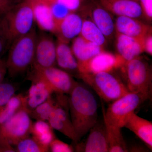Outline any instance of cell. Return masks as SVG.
<instances>
[{
  "label": "cell",
  "mask_w": 152,
  "mask_h": 152,
  "mask_svg": "<svg viewBox=\"0 0 152 152\" xmlns=\"http://www.w3.org/2000/svg\"><path fill=\"white\" fill-rule=\"evenodd\" d=\"M125 63L118 55L103 51L87 62L79 65V76L82 74L113 71L114 69L122 66Z\"/></svg>",
  "instance_id": "cell-10"
},
{
  "label": "cell",
  "mask_w": 152,
  "mask_h": 152,
  "mask_svg": "<svg viewBox=\"0 0 152 152\" xmlns=\"http://www.w3.org/2000/svg\"><path fill=\"white\" fill-rule=\"evenodd\" d=\"M0 16H1V14H0Z\"/></svg>",
  "instance_id": "cell-39"
},
{
  "label": "cell",
  "mask_w": 152,
  "mask_h": 152,
  "mask_svg": "<svg viewBox=\"0 0 152 152\" xmlns=\"http://www.w3.org/2000/svg\"><path fill=\"white\" fill-rule=\"evenodd\" d=\"M7 73V68L6 61L0 58V83L4 81Z\"/></svg>",
  "instance_id": "cell-37"
},
{
  "label": "cell",
  "mask_w": 152,
  "mask_h": 152,
  "mask_svg": "<svg viewBox=\"0 0 152 152\" xmlns=\"http://www.w3.org/2000/svg\"><path fill=\"white\" fill-rule=\"evenodd\" d=\"M90 134L85 142L77 143L76 150L77 152H108L109 145L105 126L98 122L90 129Z\"/></svg>",
  "instance_id": "cell-11"
},
{
  "label": "cell",
  "mask_w": 152,
  "mask_h": 152,
  "mask_svg": "<svg viewBox=\"0 0 152 152\" xmlns=\"http://www.w3.org/2000/svg\"><path fill=\"white\" fill-rule=\"evenodd\" d=\"M69 9L72 12H75L80 7L83 0H56Z\"/></svg>",
  "instance_id": "cell-34"
},
{
  "label": "cell",
  "mask_w": 152,
  "mask_h": 152,
  "mask_svg": "<svg viewBox=\"0 0 152 152\" xmlns=\"http://www.w3.org/2000/svg\"><path fill=\"white\" fill-rule=\"evenodd\" d=\"M48 122L53 129L61 133L76 144L78 142L66 107L57 103H56Z\"/></svg>",
  "instance_id": "cell-13"
},
{
  "label": "cell",
  "mask_w": 152,
  "mask_h": 152,
  "mask_svg": "<svg viewBox=\"0 0 152 152\" xmlns=\"http://www.w3.org/2000/svg\"><path fill=\"white\" fill-rule=\"evenodd\" d=\"M71 48L78 65L87 62L104 51L102 47L86 40L80 35L73 39Z\"/></svg>",
  "instance_id": "cell-22"
},
{
  "label": "cell",
  "mask_w": 152,
  "mask_h": 152,
  "mask_svg": "<svg viewBox=\"0 0 152 152\" xmlns=\"http://www.w3.org/2000/svg\"><path fill=\"white\" fill-rule=\"evenodd\" d=\"M83 20L75 12H71L64 18L56 24L54 34L58 39L68 43L80 35Z\"/></svg>",
  "instance_id": "cell-17"
},
{
  "label": "cell",
  "mask_w": 152,
  "mask_h": 152,
  "mask_svg": "<svg viewBox=\"0 0 152 152\" xmlns=\"http://www.w3.org/2000/svg\"><path fill=\"white\" fill-rule=\"evenodd\" d=\"M56 103V101L51 96L45 102L29 112L30 117L36 121H48Z\"/></svg>",
  "instance_id": "cell-27"
},
{
  "label": "cell",
  "mask_w": 152,
  "mask_h": 152,
  "mask_svg": "<svg viewBox=\"0 0 152 152\" xmlns=\"http://www.w3.org/2000/svg\"><path fill=\"white\" fill-rule=\"evenodd\" d=\"M12 43L0 25V56L9 49Z\"/></svg>",
  "instance_id": "cell-33"
},
{
  "label": "cell",
  "mask_w": 152,
  "mask_h": 152,
  "mask_svg": "<svg viewBox=\"0 0 152 152\" xmlns=\"http://www.w3.org/2000/svg\"><path fill=\"white\" fill-rule=\"evenodd\" d=\"M37 36L34 26L28 33L17 38L11 44L6 61L7 73L10 77H14L20 75L32 65Z\"/></svg>",
  "instance_id": "cell-2"
},
{
  "label": "cell",
  "mask_w": 152,
  "mask_h": 152,
  "mask_svg": "<svg viewBox=\"0 0 152 152\" xmlns=\"http://www.w3.org/2000/svg\"><path fill=\"white\" fill-rule=\"evenodd\" d=\"M51 9L56 24L72 12L56 0L50 4Z\"/></svg>",
  "instance_id": "cell-30"
},
{
  "label": "cell",
  "mask_w": 152,
  "mask_h": 152,
  "mask_svg": "<svg viewBox=\"0 0 152 152\" xmlns=\"http://www.w3.org/2000/svg\"><path fill=\"white\" fill-rule=\"evenodd\" d=\"M33 66L32 76L45 82L54 92L69 94L76 83L72 75L61 69L55 66L46 68Z\"/></svg>",
  "instance_id": "cell-8"
},
{
  "label": "cell",
  "mask_w": 152,
  "mask_h": 152,
  "mask_svg": "<svg viewBox=\"0 0 152 152\" xmlns=\"http://www.w3.org/2000/svg\"><path fill=\"white\" fill-rule=\"evenodd\" d=\"M15 152H47L50 151L48 148L44 147L31 136L22 139L15 146Z\"/></svg>",
  "instance_id": "cell-28"
},
{
  "label": "cell",
  "mask_w": 152,
  "mask_h": 152,
  "mask_svg": "<svg viewBox=\"0 0 152 152\" xmlns=\"http://www.w3.org/2000/svg\"><path fill=\"white\" fill-rule=\"evenodd\" d=\"M85 8L88 11L91 20L101 30L106 39L112 37L116 31L115 22L110 13L101 5L99 2L93 1Z\"/></svg>",
  "instance_id": "cell-15"
},
{
  "label": "cell",
  "mask_w": 152,
  "mask_h": 152,
  "mask_svg": "<svg viewBox=\"0 0 152 152\" xmlns=\"http://www.w3.org/2000/svg\"><path fill=\"white\" fill-rule=\"evenodd\" d=\"M69 95L71 120L79 141L97 122V102L92 93L77 82Z\"/></svg>",
  "instance_id": "cell-1"
},
{
  "label": "cell",
  "mask_w": 152,
  "mask_h": 152,
  "mask_svg": "<svg viewBox=\"0 0 152 152\" xmlns=\"http://www.w3.org/2000/svg\"><path fill=\"white\" fill-rule=\"evenodd\" d=\"M137 136L150 149L152 148V123L135 113L129 117L124 126Z\"/></svg>",
  "instance_id": "cell-21"
},
{
  "label": "cell",
  "mask_w": 152,
  "mask_h": 152,
  "mask_svg": "<svg viewBox=\"0 0 152 152\" xmlns=\"http://www.w3.org/2000/svg\"><path fill=\"white\" fill-rule=\"evenodd\" d=\"M56 65V43L46 32H40L37 36L32 66L46 68Z\"/></svg>",
  "instance_id": "cell-9"
},
{
  "label": "cell",
  "mask_w": 152,
  "mask_h": 152,
  "mask_svg": "<svg viewBox=\"0 0 152 152\" xmlns=\"http://www.w3.org/2000/svg\"><path fill=\"white\" fill-rule=\"evenodd\" d=\"M49 150L52 152H72L75 151L72 146L56 138L50 144Z\"/></svg>",
  "instance_id": "cell-31"
},
{
  "label": "cell",
  "mask_w": 152,
  "mask_h": 152,
  "mask_svg": "<svg viewBox=\"0 0 152 152\" xmlns=\"http://www.w3.org/2000/svg\"><path fill=\"white\" fill-rule=\"evenodd\" d=\"M32 83L27 94L24 95L25 108L28 113L43 103L54 93L48 85L41 79L31 76Z\"/></svg>",
  "instance_id": "cell-12"
},
{
  "label": "cell",
  "mask_w": 152,
  "mask_h": 152,
  "mask_svg": "<svg viewBox=\"0 0 152 152\" xmlns=\"http://www.w3.org/2000/svg\"><path fill=\"white\" fill-rule=\"evenodd\" d=\"M80 35L86 40L102 48L106 43L105 37L91 20H83Z\"/></svg>",
  "instance_id": "cell-24"
},
{
  "label": "cell",
  "mask_w": 152,
  "mask_h": 152,
  "mask_svg": "<svg viewBox=\"0 0 152 152\" xmlns=\"http://www.w3.org/2000/svg\"><path fill=\"white\" fill-rule=\"evenodd\" d=\"M40 1H44L50 3V4L53 2L54 1H56V0H40Z\"/></svg>",
  "instance_id": "cell-38"
},
{
  "label": "cell",
  "mask_w": 152,
  "mask_h": 152,
  "mask_svg": "<svg viewBox=\"0 0 152 152\" xmlns=\"http://www.w3.org/2000/svg\"><path fill=\"white\" fill-rule=\"evenodd\" d=\"M141 7L144 16L150 21L152 19V0H137Z\"/></svg>",
  "instance_id": "cell-32"
},
{
  "label": "cell",
  "mask_w": 152,
  "mask_h": 152,
  "mask_svg": "<svg viewBox=\"0 0 152 152\" xmlns=\"http://www.w3.org/2000/svg\"><path fill=\"white\" fill-rule=\"evenodd\" d=\"M144 52L151 56L152 55V32L148 34L144 39Z\"/></svg>",
  "instance_id": "cell-35"
},
{
  "label": "cell",
  "mask_w": 152,
  "mask_h": 152,
  "mask_svg": "<svg viewBox=\"0 0 152 152\" xmlns=\"http://www.w3.org/2000/svg\"><path fill=\"white\" fill-rule=\"evenodd\" d=\"M116 48L118 56L126 62L139 56L144 52V39L117 33Z\"/></svg>",
  "instance_id": "cell-19"
},
{
  "label": "cell",
  "mask_w": 152,
  "mask_h": 152,
  "mask_svg": "<svg viewBox=\"0 0 152 152\" xmlns=\"http://www.w3.org/2000/svg\"><path fill=\"white\" fill-rule=\"evenodd\" d=\"M17 90L13 84L3 82L0 83V109L15 94Z\"/></svg>",
  "instance_id": "cell-29"
},
{
  "label": "cell",
  "mask_w": 152,
  "mask_h": 152,
  "mask_svg": "<svg viewBox=\"0 0 152 152\" xmlns=\"http://www.w3.org/2000/svg\"><path fill=\"white\" fill-rule=\"evenodd\" d=\"M118 34L136 39H144L152 32V27L137 19L126 16H118L115 22Z\"/></svg>",
  "instance_id": "cell-14"
},
{
  "label": "cell",
  "mask_w": 152,
  "mask_h": 152,
  "mask_svg": "<svg viewBox=\"0 0 152 152\" xmlns=\"http://www.w3.org/2000/svg\"><path fill=\"white\" fill-rule=\"evenodd\" d=\"M32 124L29 114L23 107L1 125V152H15L13 147L20 140L30 135Z\"/></svg>",
  "instance_id": "cell-5"
},
{
  "label": "cell",
  "mask_w": 152,
  "mask_h": 152,
  "mask_svg": "<svg viewBox=\"0 0 152 152\" xmlns=\"http://www.w3.org/2000/svg\"><path fill=\"white\" fill-rule=\"evenodd\" d=\"M126 76V86L129 91L148 95L151 94V69L145 60L141 57L126 62L123 65Z\"/></svg>",
  "instance_id": "cell-7"
},
{
  "label": "cell",
  "mask_w": 152,
  "mask_h": 152,
  "mask_svg": "<svg viewBox=\"0 0 152 152\" xmlns=\"http://www.w3.org/2000/svg\"><path fill=\"white\" fill-rule=\"evenodd\" d=\"M149 97L142 93L130 92L110 104L104 112V121L115 127H124L129 117Z\"/></svg>",
  "instance_id": "cell-6"
},
{
  "label": "cell",
  "mask_w": 152,
  "mask_h": 152,
  "mask_svg": "<svg viewBox=\"0 0 152 152\" xmlns=\"http://www.w3.org/2000/svg\"><path fill=\"white\" fill-rule=\"evenodd\" d=\"M12 6L11 0H0V14L1 15L8 10Z\"/></svg>",
  "instance_id": "cell-36"
},
{
  "label": "cell",
  "mask_w": 152,
  "mask_h": 152,
  "mask_svg": "<svg viewBox=\"0 0 152 152\" xmlns=\"http://www.w3.org/2000/svg\"><path fill=\"white\" fill-rule=\"evenodd\" d=\"M0 152H1V151H0Z\"/></svg>",
  "instance_id": "cell-40"
},
{
  "label": "cell",
  "mask_w": 152,
  "mask_h": 152,
  "mask_svg": "<svg viewBox=\"0 0 152 152\" xmlns=\"http://www.w3.org/2000/svg\"><path fill=\"white\" fill-rule=\"evenodd\" d=\"M1 16L0 25L12 42L27 34L34 26L32 8L26 0L17 5L12 6Z\"/></svg>",
  "instance_id": "cell-4"
},
{
  "label": "cell",
  "mask_w": 152,
  "mask_h": 152,
  "mask_svg": "<svg viewBox=\"0 0 152 152\" xmlns=\"http://www.w3.org/2000/svg\"><path fill=\"white\" fill-rule=\"evenodd\" d=\"M99 2L111 14L117 16L137 19L144 16L140 5L136 0H99Z\"/></svg>",
  "instance_id": "cell-16"
},
{
  "label": "cell",
  "mask_w": 152,
  "mask_h": 152,
  "mask_svg": "<svg viewBox=\"0 0 152 152\" xmlns=\"http://www.w3.org/2000/svg\"><path fill=\"white\" fill-rule=\"evenodd\" d=\"M33 10L34 22L41 31L54 34L56 23L50 4L40 0H26Z\"/></svg>",
  "instance_id": "cell-18"
},
{
  "label": "cell",
  "mask_w": 152,
  "mask_h": 152,
  "mask_svg": "<svg viewBox=\"0 0 152 152\" xmlns=\"http://www.w3.org/2000/svg\"><path fill=\"white\" fill-rule=\"evenodd\" d=\"M56 62L60 69L72 76L79 77L78 64L72 48L67 43L58 39L56 43Z\"/></svg>",
  "instance_id": "cell-20"
},
{
  "label": "cell",
  "mask_w": 152,
  "mask_h": 152,
  "mask_svg": "<svg viewBox=\"0 0 152 152\" xmlns=\"http://www.w3.org/2000/svg\"><path fill=\"white\" fill-rule=\"evenodd\" d=\"M53 129L48 121H36L33 123L31 134L41 145L49 149V145L55 138Z\"/></svg>",
  "instance_id": "cell-23"
},
{
  "label": "cell",
  "mask_w": 152,
  "mask_h": 152,
  "mask_svg": "<svg viewBox=\"0 0 152 152\" xmlns=\"http://www.w3.org/2000/svg\"><path fill=\"white\" fill-rule=\"evenodd\" d=\"M104 123L109 145V152H128L121 129Z\"/></svg>",
  "instance_id": "cell-25"
},
{
  "label": "cell",
  "mask_w": 152,
  "mask_h": 152,
  "mask_svg": "<svg viewBox=\"0 0 152 152\" xmlns=\"http://www.w3.org/2000/svg\"><path fill=\"white\" fill-rule=\"evenodd\" d=\"M23 107H25L24 95L15 94L0 109V126Z\"/></svg>",
  "instance_id": "cell-26"
},
{
  "label": "cell",
  "mask_w": 152,
  "mask_h": 152,
  "mask_svg": "<svg viewBox=\"0 0 152 152\" xmlns=\"http://www.w3.org/2000/svg\"><path fill=\"white\" fill-rule=\"evenodd\" d=\"M79 77L107 102H113L130 92L125 84L113 71L82 74Z\"/></svg>",
  "instance_id": "cell-3"
}]
</instances>
